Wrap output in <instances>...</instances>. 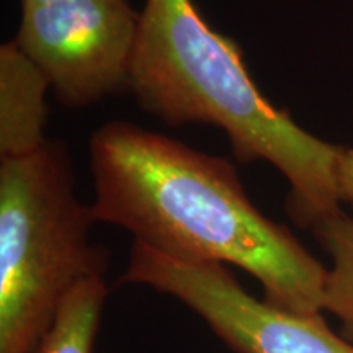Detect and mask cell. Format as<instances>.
Listing matches in <instances>:
<instances>
[{"instance_id":"1","label":"cell","mask_w":353,"mask_h":353,"mask_svg":"<svg viewBox=\"0 0 353 353\" xmlns=\"http://www.w3.org/2000/svg\"><path fill=\"white\" fill-rule=\"evenodd\" d=\"M97 223L188 263L234 265L263 299L296 314H324L327 268L247 195L232 162L148 131L110 121L90 138Z\"/></svg>"},{"instance_id":"2","label":"cell","mask_w":353,"mask_h":353,"mask_svg":"<svg viewBox=\"0 0 353 353\" xmlns=\"http://www.w3.org/2000/svg\"><path fill=\"white\" fill-rule=\"evenodd\" d=\"M130 90L167 126L219 128L241 164L276 167L290 183L286 210L301 228L342 210V145L319 139L275 107L250 77L239 44L210 26L193 0H144Z\"/></svg>"},{"instance_id":"3","label":"cell","mask_w":353,"mask_h":353,"mask_svg":"<svg viewBox=\"0 0 353 353\" xmlns=\"http://www.w3.org/2000/svg\"><path fill=\"white\" fill-rule=\"evenodd\" d=\"M95 223L61 141L0 159V353H33L70 291L105 276L110 257L92 241Z\"/></svg>"},{"instance_id":"4","label":"cell","mask_w":353,"mask_h":353,"mask_svg":"<svg viewBox=\"0 0 353 353\" xmlns=\"http://www.w3.org/2000/svg\"><path fill=\"white\" fill-rule=\"evenodd\" d=\"M120 283L141 285L185 304L234 353H353L322 314H296L244 290L223 263H188L132 242Z\"/></svg>"},{"instance_id":"5","label":"cell","mask_w":353,"mask_h":353,"mask_svg":"<svg viewBox=\"0 0 353 353\" xmlns=\"http://www.w3.org/2000/svg\"><path fill=\"white\" fill-rule=\"evenodd\" d=\"M138 33L130 0H59L21 7L13 41L43 70L57 101L83 108L130 90Z\"/></svg>"},{"instance_id":"6","label":"cell","mask_w":353,"mask_h":353,"mask_svg":"<svg viewBox=\"0 0 353 353\" xmlns=\"http://www.w3.org/2000/svg\"><path fill=\"white\" fill-rule=\"evenodd\" d=\"M51 83L15 41L0 46V159L30 156L48 138Z\"/></svg>"},{"instance_id":"7","label":"cell","mask_w":353,"mask_h":353,"mask_svg":"<svg viewBox=\"0 0 353 353\" xmlns=\"http://www.w3.org/2000/svg\"><path fill=\"white\" fill-rule=\"evenodd\" d=\"M108 298L105 276H95L76 286L33 353H94Z\"/></svg>"},{"instance_id":"8","label":"cell","mask_w":353,"mask_h":353,"mask_svg":"<svg viewBox=\"0 0 353 353\" xmlns=\"http://www.w3.org/2000/svg\"><path fill=\"white\" fill-rule=\"evenodd\" d=\"M332 259L324 288V312L341 321L342 332L353 341V218L337 211L311 229Z\"/></svg>"},{"instance_id":"9","label":"cell","mask_w":353,"mask_h":353,"mask_svg":"<svg viewBox=\"0 0 353 353\" xmlns=\"http://www.w3.org/2000/svg\"><path fill=\"white\" fill-rule=\"evenodd\" d=\"M337 183L342 203L353 210V149L343 145L337 159Z\"/></svg>"},{"instance_id":"10","label":"cell","mask_w":353,"mask_h":353,"mask_svg":"<svg viewBox=\"0 0 353 353\" xmlns=\"http://www.w3.org/2000/svg\"><path fill=\"white\" fill-rule=\"evenodd\" d=\"M21 7H38V6H48V3L59 2V0H20Z\"/></svg>"}]
</instances>
